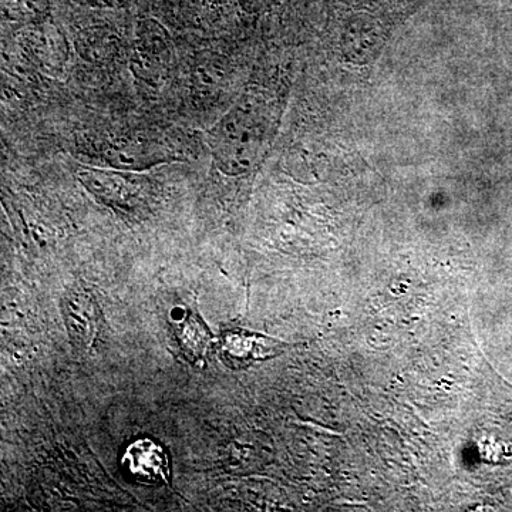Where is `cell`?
Segmentation results:
<instances>
[{"instance_id": "4fadbf2b", "label": "cell", "mask_w": 512, "mask_h": 512, "mask_svg": "<svg viewBox=\"0 0 512 512\" xmlns=\"http://www.w3.org/2000/svg\"><path fill=\"white\" fill-rule=\"evenodd\" d=\"M76 2L94 9H120L127 5V0H76Z\"/></svg>"}, {"instance_id": "30bf717a", "label": "cell", "mask_w": 512, "mask_h": 512, "mask_svg": "<svg viewBox=\"0 0 512 512\" xmlns=\"http://www.w3.org/2000/svg\"><path fill=\"white\" fill-rule=\"evenodd\" d=\"M224 57L207 53L198 56L192 67V92L200 99L218 96L224 89Z\"/></svg>"}, {"instance_id": "5bb4252c", "label": "cell", "mask_w": 512, "mask_h": 512, "mask_svg": "<svg viewBox=\"0 0 512 512\" xmlns=\"http://www.w3.org/2000/svg\"><path fill=\"white\" fill-rule=\"evenodd\" d=\"M242 8L248 10V12H256L265 5L266 0H239Z\"/></svg>"}, {"instance_id": "8992f818", "label": "cell", "mask_w": 512, "mask_h": 512, "mask_svg": "<svg viewBox=\"0 0 512 512\" xmlns=\"http://www.w3.org/2000/svg\"><path fill=\"white\" fill-rule=\"evenodd\" d=\"M123 466L131 477L143 484L167 483L170 463L163 447L151 440H138L128 446Z\"/></svg>"}, {"instance_id": "5b68a950", "label": "cell", "mask_w": 512, "mask_h": 512, "mask_svg": "<svg viewBox=\"0 0 512 512\" xmlns=\"http://www.w3.org/2000/svg\"><path fill=\"white\" fill-rule=\"evenodd\" d=\"M281 348L282 343L278 340L245 330H231L221 338L220 356L222 362L232 369H247L256 362L278 356Z\"/></svg>"}, {"instance_id": "8fae6325", "label": "cell", "mask_w": 512, "mask_h": 512, "mask_svg": "<svg viewBox=\"0 0 512 512\" xmlns=\"http://www.w3.org/2000/svg\"><path fill=\"white\" fill-rule=\"evenodd\" d=\"M77 52L89 62H107L120 49V37L109 28L84 29L76 40Z\"/></svg>"}, {"instance_id": "6da1fadb", "label": "cell", "mask_w": 512, "mask_h": 512, "mask_svg": "<svg viewBox=\"0 0 512 512\" xmlns=\"http://www.w3.org/2000/svg\"><path fill=\"white\" fill-rule=\"evenodd\" d=\"M251 101H239L208 131L207 143L215 167L221 173L238 175L254 163L261 138Z\"/></svg>"}, {"instance_id": "3957f363", "label": "cell", "mask_w": 512, "mask_h": 512, "mask_svg": "<svg viewBox=\"0 0 512 512\" xmlns=\"http://www.w3.org/2000/svg\"><path fill=\"white\" fill-rule=\"evenodd\" d=\"M94 156L111 168L124 171H143L158 164L177 160L167 144L143 134H109L92 147Z\"/></svg>"}, {"instance_id": "ba28073f", "label": "cell", "mask_w": 512, "mask_h": 512, "mask_svg": "<svg viewBox=\"0 0 512 512\" xmlns=\"http://www.w3.org/2000/svg\"><path fill=\"white\" fill-rule=\"evenodd\" d=\"M171 333H173L178 352L191 365L200 366L207 360L212 335L201 316H198L195 312H188L183 320L174 323Z\"/></svg>"}, {"instance_id": "277c9868", "label": "cell", "mask_w": 512, "mask_h": 512, "mask_svg": "<svg viewBox=\"0 0 512 512\" xmlns=\"http://www.w3.org/2000/svg\"><path fill=\"white\" fill-rule=\"evenodd\" d=\"M174 60L173 40L157 20L146 19L137 30L131 69L140 82L160 86L167 79Z\"/></svg>"}, {"instance_id": "7a4b0ae2", "label": "cell", "mask_w": 512, "mask_h": 512, "mask_svg": "<svg viewBox=\"0 0 512 512\" xmlns=\"http://www.w3.org/2000/svg\"><path fill=\"white\" fill-rule=\"evenodd\" d=\"M77 178L101 204L124 215H141L154 200V184L136 171L84 165Z\"/></svg>"}, {"instance_id": "7c38bea8", "label": "cell", "mask_w": 512, "mask_h": 512, "mask_svg": "<svg viewBox=\"0 0 512 512\" xmlns=\"http://www.w3.org/2000/svg\"><path fill=\"white\" fill-rule=\"evenodd\" d=\"M3 13L12 22L36 25L49 18V0H3Z\"/></svg>"}, {"instance_id": "9c48e42d", "label": "cell", "mask_w": 512, "mask_h": 512, "mask_svg": "<svg viewBox=\"0 0 512 512\" xmlns=\"http://www.w3.org/2000/svg\"><path fill=\"white\" fill-rule=\"evenodd\" d=\"M28 45L30 52L35 55L40 64L47 70L62 69L69 53L66 40L59 30L45 22L30 25Z\"/></svg>"}, {"instance_id": "52a82bcc", "label": "cell", "mask_w": 512, "mask_h": 512, "mask_svg": "<svg viewBox=\"0 0 512 512\" xmlns=\"http://www.w3.org/2000/svg\"><path fill=\"white\" fill-rule=\"evenodd\" d=\"M64 319L77 346L92 345L99 333V306L89 292L76 289L64 298Z\"/></svg>"}]
</instances>
